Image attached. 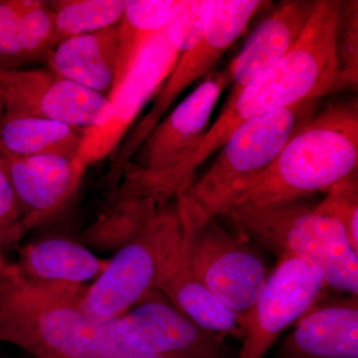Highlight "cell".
I'll return each mask as SVG.
<instances>
[{"mask_svg": "<svg viewBox=\"0 0 358 358\" xmlns=\"http://www.w3.org/2000/svg\"><path fill=\"white\" fill-rule=\"evenodd\" d=\"M341 3V0H317L312 17L291 50L239 93L228 98L186 167L187 189L194 182L197 169L244 122L333 94L338 74L336 33Z\"/></svg>", "mask_w": 358, "mask_h": 358, "instance_id": "cell-1", "label": "cell"}, {"mask_svg": "<svg viewBox=\"0 0 358 358\" xmlns=\"http://www.w3.org/2000/svg\"><path fill=\"white\" fill-rule=\"evenodd\" d=\"M357 167V98L336 101L317 110L287 141L236 207L265 206L326 193Z\"/></svg>", "mask_w": 358, "mask_h": 358, "instance_id": "cell-2", "label": "cell"}, {"mask_svg": "<svg viewBox=\"0 0 358 358\" xmlns=\"http://www.w3.org/2000/svg\"><path fill=\"white\" fill-rule=\"evenodd\" d=\"M320 101H303L238 127L208 171L176 203L195 224L227 216L272 166L287 141L319 110Z\"/></svg>", "mask_w": 358, "mask_h": 358, "instance_id": "cell-3", "label": "cell"}, {"mask_svg": "<svg viewBox=\"0 0 358 358\" xmlns=\"http://www.w3.org/2000/svg\"><path fill=\"white\" fill-rule=\"evenodd\" d=\"M230 86L227 71L212 72L152 129L122 174L113 201L150 199L162 206L187 189L185 169L209 129L219 98ZM133 157V159H134Z\"/></svg>", "mask_w": 358, "mask_h": 358, "instance_id": "cell-4", "label": "cell"}, {"mask_svg": "<svg viewBox=\"0 0 358 358\" xmlns=\"http://www.w3.org/2000/svg\"><path fill=\"white\" fill-rule=\"evenodd\" d=\"M230 218L236 233L280 257L300 259L322 270L327 287L358 294V252L343 226L301 199L265 206H238Z\"/></svg>", "mask_w": 358, "mask_h": 358, "instance_id": "cell-5", "label": "cell"}, {"mask_svg": "<svg viewBox=\"0 0 358 358\" xmlns=\"http://www.w3.org/2000/svg\"><path fill=\"white\" fill-rule=\"evenodd\" d=\"M265 0H213L203 31L192 46L180 52L169 76L162 85L154 106L138 122L106 176L110 187H117L136 150L159 124L174 101L200 78L208 76L226 51L237 42L250 21L271 6Z\"/></svg>", "mask_w": 358, "mask_h": 358, "instance_id": "cell-6", "label": "cell"}, {"mask_svg": "<svg viewBox=\"0 0 358 358\" xmlns=\"http://www.w3.org/2000/svg\"><path fill=\"white\" fill-rule=\"evenodd\" d=\"M180 225L176 203L159 206L154 217L120 247L102 274L88 286L85 312L96 320L117 319L157 291L167 248Z\"/></svg>", "mask_w": 358, "mask_h": 358, "instance_id": "cell-7", "label": "cell"}, {"mask_svg": "<svg viewBox=\"0 0 358 358\" xmlns=\"http://www.w3.org/2000/svg\"><path fill=\"white\" fill-rule=\"evenodd\" d=\"M176 204L192 272L214 296L244 317L270 275L265 261L246 238L226 230L215 219L193 223Z\"/></svg>", "mask_w": 358, "mask_h": 358, "instance_id": "cell-8", "label": "cell"}, {"mask_svg": "<svg viewBox=\"0 0 358 358\" xmlns=\"http://www.w3.org/2000/svg\"><path fill=\"white\" fill-rule=\"evenodd\" d=\"M327 285L322 270L300 259L282 257L244 315V336L235 358H265L292 324L319 303Z\"/></svg>", "mask_w": 358, "mask_h": 358, "instance_id": "cell-9", "label": "cell"}, {"mask_svg": "<svg viewBox=\"0 0 358 358\" xmlns=\"http://www.w3.org/2000/svg\"><path fill=\"white\" fill-rule=\"evenodd\" d=\"M107 322L124 345L138 352L162 358H232L224 336L197 326L159 291Z\"/></svg>", "mask_w": 358, "mask_h": 358, "instance_id": "cell-10", "label": "cell"}, {"mask_svg": "<svg viewBox=\"0 0 358 358\" xmlns=\"http://www.w3.org/2000/svg\"><path fill=\"white\" fill-rule=\"evenodd\" d=\"M6 115H30L79 129L100 128L109 121L107 96L47 69H0Z\"/></svg>", "mask_w": 358, "mask_h": 358, "instance_id": "cell-11", "label": "cell"}, {"mask_svg": "<svg viewBox=\"0 0 358 358\" xmlns=\"http://www.w3.org/2000/svg\"><path fill=\"white\" fill-rule=\"evenodd\" d=\"M180 50L159 33L145 47L133 70L110 99L112 115L100 128L84 129L76 162L86 171L119 147L148 101L159 91L178 61Z\"/></svg>", "mask_w": 358, "mask_h": 358, "instance_id": "cell-12", "label": "cell"}, {"mask_svg": "<svg viewBox=\"0 0 358 358\" xmlns=\"http://www.w3.org/2000/svg\"><path fill=\"white\" fill-rule=\"evenodd\" d=\"M0 164L20 207V239L68 203L85 173L76 159L60 155L14 157L0 152Z\"/></svg>", "mask_w": 358, "mask_h": 358, "instance_id": "cell-13", "label": "cell"}, {"mask_svg": "<svg viewBox=\"0 0 358 358\" xmlns=\"http://www.w3.org/2000/svg\"><path fill=\"white\" fill-rule=\"evenodd\" d=\"M157 291L202 329L224 338H243L244 317L214 296L192 272L182 224L167 248Z\"/></svg>", "mask_w": 358, "mask_h": 358, "instance_id": "cell-14", "label": "cell"}, {"mask_svg": "<svg viewBox=\"0 0 358 358\" xmlns=\"http://www.w3.org/2000/svg\"><path fill=\"white\" fill-rule=\"evenodd\" d=\"M317 6V0L282 1L245 42L226 68L231 96L281 60L296 43Z\"/></svg>", "mask_w": 358, "mask_h": 358, "instance_id": "cell-15", "label": "cell"}, {"mask_svg": "<svg viewBox=\"0 0 358 358\" xmlns=\"http://www.w3.org/2000/svg\"><path fill=\"white\" fill-rule=\"evenodd\" d=\"M282 358H358V301H320L282 343Z\"/></svg>", "mask_w": 358, "mask_h": 358, "instance_id": "cell-16", "label": "cell"}, {"mask_svg": "<svg viewBox=\"0 0 358 358\" xmlns=\"http://www.w3.org/2000/svg\"><path fill=\"white\" fill-rule=\"evenodd\" d=\"M55 44L54 14L40 0H0V69L48 60Z\"/></svg>", "mask_w": 358, "mask_h": 358, "instance_id": "cell-17", "label": "cell"}, {"mask_svg": "<svg viewBox=\"0 0 358 358\" xmlns=\"http://www.w3.org/2000/svg\"><path fill=\"white\" fill-rule=\"evenodd\" d=\"M119 23L100 31L72 37L56 45L49 55V69L109 96L114 84Z\"/></svg>", "mask_w": 358, "mask_h": 358, "instance_id": "cell-18", "label": "cell"}, {"mask_svg": "<svg viewBox=\"0 0 358 358\" xmlns=\"http://www.w3.org/2000/svg\"><path fill=\"white\" fill-rule=\"evenodd\" d=\"M109 260L67 238H46L20 250L14 264L23 277L42 284L85 285L96 279Z\"/></svg>", "mask_w": 358, "mask_h": 358, "instance_id": "cell-19", "label": "cell"}, {"mask_svg": "<svg viewBox=\"0 0 358 358\" xmlns=\"http://www.w3.org/2000/svg\"><path fill=\"white\" fill-rule=\"evenodd\" d=\"M83 129L64 122L4 114L0 127V152L14 157L60 155L76 159Z\"/></svg>", "mask_w": 358, "mask_h": 358, "instance_id": "cell-20", "label": "cell"}, {"mask_svg": "<svg viewBox=\"0 0 358 358\" xmlns=\"http://www.w3.org/2000/svg\"><path fill=\"white\" fill-rule=\"evenodd\" d=\"M178 0H128L119 22L114 84L108 100L124 83L148 43L166 30Z\"/></svg>", "mask_w": 358, "mask_h": 358, "instance_id": "cell-21", "label": "cell"}, {"mask_svg": "<svg viewBox=\"0 0 358 358\" xmlns=\"http://www.w3.org/2000/svg\"><path fill=\"white\" fill-rule=\"evenodd\" d=\"M54 14L55 44L117 25L128 0H60L49 2Z\"/></svg>", "mask_w": 358, "mask_h": 358, "instance_id": "cell-22", "label": "cell"}, {"mask_svg": "<svg viewBox=\"0 0 358 358\" xmlns=\"http://www.w3.org/2000/svg\"><path fill=\"white\" fill-rule=\"evenodd\" d=\"M338 66L333 93L357 92L358 89V1L341 0L336 33Z\"/></svg>", "mask_w": 358, "mask_h": 358, "instance_id": "cell-23", "label": "cell"}, {"mask_svg": "<svg viewBox=\"0 0 358 358\" xmlns=\"http://www.w3.org/2000/svg\"><path fill=\"white\" fill-rule=\"evenodd\" d=\"M315 211L338 221L345 230L348 240L358 252V173L334 183Z\"/></svg>", "mask_w": 358, "mask_h": 358, "instance_id": "cell-24", "label": "cell"}, {"mask_svg": "<svg viewBox=\"0 0 358 358\" xmlns=\"http://www.w3.org/2000/svg\"><path fill=\"white\" fill-rule=\"evenodd\" d=\"M20 211L13 187L0 164V246L20 239Z\"/></svg>", "mask_w": 358, "mask_h": 358, "instance_id": "cell-25", "label": "cell"}, {"mask_svg": "<svg viewBox=\"0 0 358 358\" xmlns=\"http://www.w3.org/2000/svg\"><path fill=\"white\" fill-rule=\"evenodd\" d=\"M4 114H6V103H4L3 96L0 91V127L3 121Z\"/></svg>", "mask_w": 358, "mask_h": 358, "instance_id": "cell-26", "label": "cell"}, {"mask_svg": "<svg viewBox=\"0 0 358 358\" xmlns=\"http://www.w3.org/2000/svg\"><path fill=\"white\" fill-rule=\"evenodd\" d=\"M6 262H4L3 258H2L1 254H0V270H1L2 268L4 267V265H6Z\"/></svg>", "mask_w": 358, "mask_h": 358, "instance_id": "cell-27", "label": "cell"}]
</instances>
